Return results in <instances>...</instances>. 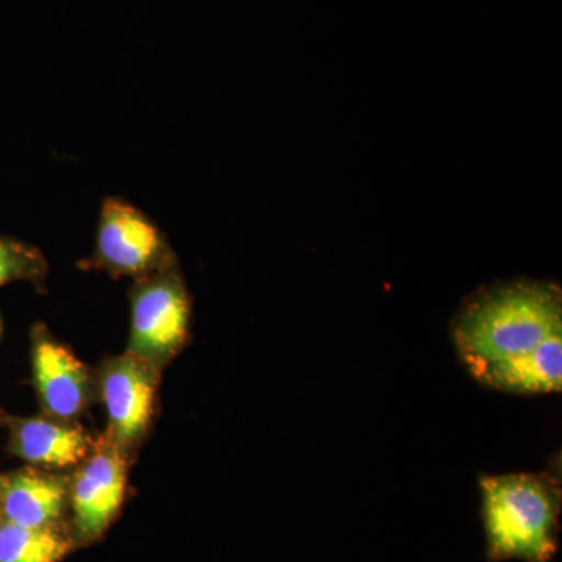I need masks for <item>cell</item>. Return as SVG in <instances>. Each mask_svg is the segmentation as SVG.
I'll return each instance as SVG.
<instances>
[{"label": "cell", "instance_id": "1", "mask_svg": "<svg viewBox=\"0 0 562 562\" xmlns=\"http://www.w3.org/2000/svg\"><path fill=\"white\" fill-rule=\"evenodd\" d=\"M562 333V295L549 281L514 280L476 291L454 316L453 341L475 379Z\"/></svg>", "mask_w": 562, "mask_h": 562}, {"label": "cell", "instance_id": "2", "mask_svg": "<svg viewBox=\"0 0 562 562\" xmlns=\"http://www.w3.org/2000/svg\"><path fill=\"white\" fill-rule=\"evenodd\" d=\"M480 487L490 560L552 561L558 549L560 487L532 473L482 476Z\"/></svg>", "mask_w": 562, "mask_h": 562}, {"label": "cell", "instance_id": "3", "mask_svg": "<svg viewBox=\"0 0 562 562\" xmlns=\"http://www.w3.org/2000/svg\"><path fill=\"white\" fill-rule=\"evenodd\" d=\"M190 319V294L173 268L138 279L132 291L128 353L161 368L187 341Z\"/></svg>", "mask_w": 562, "mask_h": 562}, {"label": "cell", "instance_id": "4", "mask_svg": "<svg viewBox=\"0 0 562 562\" xmlns=\"http://www.w3.org/2000/svg\"><path fill=\"white\" fill-rule=\"evenodd\" d=\"M92 266L114 277L136 279L173 268L168 239L132 203L109 198L102 203Z\"/></svg>", "mask_w": 562, "mask_h": 562}, {"label": "cell", "instance_id": "5", "mask_svg": "<svg viewBox=\"0 0 562 562\" xmlns=\"http://www.w3.org/2000/svg\"><path fill=\"white\" fill-rule=\"evenodd\" d=\"M155 371L154 366L132 353L103 366L102 397L117 447L133 446L149 428L157 397Z\"/></svg>", "mask_w": 562, "mask_h": 562}, {"label": "cell", "instance_id": "6", "mask_svg": "<svg viewBox=\"0 0 562 562\" xmlns=\"http://www.w3.org/2000/svg\"><path fill=\"white\" fill-rule=\"evenodd\" d=\"M32 364L44 412L61 420L79 416L90 395V376L83 362L38 327L33 333Z\"/></svg>", "mask_w": 562, "mask_h": 562}, {"label": "cell", "instance_id": "7", "mask_svg": "<svg viewBox=\"0 0 562 562\" xmlns=\"http://www.w3.org/2000/svg\"><path fill=\"white\" fill-rule=\"evenodd\" d=\"M127 469L120 449L105 446L92 454L72 484V508L81 538L94 539L109 528L124 502Z\"/></svg>", "mask_w": 562, "mask_h": 562}, {"label": "cell", "instance_id": "8", "mask_svg": "<svg viewBox=\"0 0 562 562\" xmlns=\"http://www.w3.org/2000/svg\"><path fill=\"white\" fill-rule=\"evenodd\" d=\"M90 439L80 428L31 417L10 420V450L21 460L43 468H69L90 453Z\"/></svg>", "mask_w": 562, "mask_h": 562}, {"label": "cell", "instance_id": "9", "mask_svg": "<svg viewBox=\"0 0 562 562\" xmlns=\"http://www.w3.org/2000/svg\"><path fill=\"white\" fill-rule=\"evenodd\" d=\"M65 482L35 471L0 475V519L22 527H50L65 505Z\"/></svg>", "mask_w": 562, "mask_h": 562}, {"label": "cell", "instance_id": "10", "mask_svg": "<svg viewBox=\"0 0 562 562\" xmlns=\"http://www.w3.org/2000/svg\"><path fill=\"white\" fill-rule=\"evenodd\" d=\"M480 383L513 394L558 392L562 386V333L543 341L530 353L487 369Z\"/></svg>", "mask_w": 562, "mask_h": 562}, {"label": "cell", "instance_id": "11", "mask_svg": "<svg viewBox=\"0 0 562 562\" xmlns=\"http://www.w3.org/2000/svg\"><path fill=\"white\" fill-rule=\"evenodd\" d=\"M68 550V541L50 527H22L0 519V562H60Z\"/></svg>", "mask_w": 562, "mask_h": 562}, {"label": "cell", "instance_id": "12", "mask_svg": "<svg viewBox=\"0 0 562 562\" xmlns=\"http://www.w3.org/2000/svg\"><path fill=\"white\" fill-rule=\"evenodd\" d=\"M46 276L43 251L20 239L0 236V288L16 281L40 284Z\"/></svg>", "mask_w": 562, "mask_h": 562}, {"label": "cell", "instance_id": "13", "mask_svg": "<svg viewBox=\"0 0 562 562\" xmlns=\"http://www.w3.org/2000/svg\"><path fill=\"white\" fill-rule=\"evenodd\" d=\"M2 331H3V322H2V317H0V336H2Z\"/></svg>", "mask_w": 562, "mask_h": 562}]
</instances>
